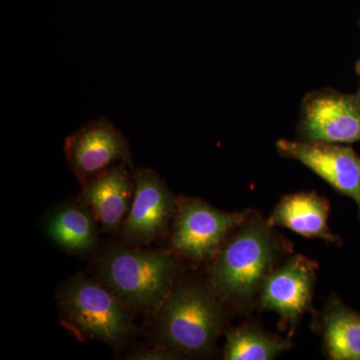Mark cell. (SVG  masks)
<instances>
[{
  "instance_id": "1",
  "label": "cell",
  "mask_w": 360,
  "mask_h": 360,
  "mask_svg": "<svg viewBox=\"0 0 360 360\" xmlns=\"http://www.w3.org/2000/svg\"><path fill=\"white\" fill-rule=\"evenodd\" d=\"M221 302L212 281H187L174 286L155 310V345L193 356L210 354L224 326Z\"/></svg>"
},
{
  "instance_id": "2",
  "label": "cell",
  "mask_w": 360,
  "mask_h": 360,
  "mask_svg": "<svg viewBox=\"0 0 360 360\" xmlns=\"http://www.w3.org/2000/svg\"><path fill=\"white\" fill-rule=\"evenodd\" d=\"M174 253L142 246H113L96 265L97 281L129 310L158 309L179 276Z\"/></svg>"
},
{
  "instance_id": "3",
  "label": "cell",
  "mask_w": 360,
  "mask_h": 360,
  "mask_svg": "<svg viewBox=\"0 0 360 360\" xmlns=\"http://www.w3.org/2000/svg\"><path fill=\"white\" fill-rule=\"evenodd\" d=\"M281 243L271 226L248 220L220 250L210 270L212 283L222 302L245 307L271 274Z\"/></svg>"
},
{
  "instance_id": "4",
  "label": "cell",
  "mask_w": 360,
  "mask_h": 360,
  "mask_svg": "<svg viewBox=\"0 0 360 360\" xmlns=\"http://www.w3.org/2000/svg\"><path fill=\"white\" fill-rule=\"evenodd\" d=\"M61 324L78 340L122 345L135 329L129 310L98 281L79 274L56 292Z\"/></svg>"
},
{
  "instance_id": "5",
  "label": "cell",
  "mask_w": 360,
  "mask_h": 360,
  "mask_svg": "<svg viewBox=\"0 0 360 360\" xmlns=\"http://www.w3.org/2000/svg\"><path fill=\"white\" fill-rule=\"evenodd\" d=\"M250 214L221 212L198 198H179L170 239L172 250L175 255L191 262H206L221 250L229 233L248 221Z\"/></svg>"
},
{
  "instance_id": "6",
  "label": "cell",
  "mask_w": 360,
  "mask_h": 360,
  "mask_svg": "<svg viewBox=\"0 0 360 360\" xmlns=\"http://www.w3.org/2000/svg\"><path fill=\"white\" fill-rule=\"evenodd\" d=\"M297 132L303 141H360V94L328 89L309 92L302 101Z\"/></svg>"
},
{
  "instance_id": "7",
  "label": "cell",
  "mask_w": 360,
  "mask_h": 360,
  "mask_svg": "<svg viewBox=\"0 0 360 360\" xmlns=\"http://www.w3.org/2000/svg\"><path fill=\"white\" fill-rule=\"evenodd\" d=\"M134 193L120 236L127 245H150L169 226L176 212L177 200L165 180L150 168L132 172Z\"/></svg>"
},
{
  "instance_id": "8",
  "label": "cell",
  "mask_w": 360,
  "mask_h": 360,
  "mask_svg": "<svg viewBox=\"0 0 360 360\" xmlns=\"http://www.w3.org/2000/svg\"><path fill=\"white\" fill-rule=\"evenodd\" d=\"M65 153L82 186L116 165L124 163L134 167L129 141L105 117L85 123L66 137Z\"/></svg>"
},
{
  "instance_id": "9",
  "label": "cell",
  "mask_w": 360,
  "mask_h": 360,
  "mask_svg": "<svg viewBox=\"0 0 360 360\" xmlns=\"http://www.w3.org/2000/svg\"><path fill=\"white\" fill-rule=\"evenodd\" d=\"M277 150L302 162L356 203L360 214V158L354 149L340 143L281 139Z\"/></svg>"
},
{
  "instance_id": "10",
  "label": "cell",
  "mask_w": 360,
  "mask_h": 360,
  "mask_svg": "<svg viewBox=\"0 0 360 360\" xmlns=\"http://www.w3.org/2000/svg\"><path fill=\"white\" fill-rule=\"evenodd\" d=\"M316 264L302 255L274 270L260 288L258 304L276 312L291 328L311 307Z\"/></svg>"
},
{
  "instance_id": "11",
  "label": "cell",
  "mask_w": 360,
  "mask_h": 360,
  "mask_svg": "<svg viewBox=\"0 0 360 360\" xmlns=\"http://www.w3.org/2000/svg\"><path fill=\"white\" fill-rule=\"evenodd\" d=\"M129 165H116L82 184L78 200L89 206L104 231H120L131 206L134 181Z\"/></svg>"
},
{
  "instance_id": "12",
  "label": "cell",
  "mask_w": 360,
  "mask_h": 360,
  "mask_svg": "<svg viewBox=\"0 0 360 360\" xmlns=\"http://www.w3.org/2000/svg\"><path fill=\"white\" fill-rule=\"evenodd\" d=\"M42 222L45 236L66 252L86 255L98 243V222L92 210L82 201L52 208Z\"/></svg>"
},
{
  "instance_id": "13",
  "label": "cell",
  "mask_w": 360,
  "mask_h": 360,
  "mask_svg": "<svg viewBox=\"0 0 360 360\" xmlns=\"http://www.w3.org/2000/svg\"><path fill=\"white\" fill-rule=\"evenodd\" d=\"M329 203L315 193H300L284 196L277 203L267 224L281 226L307 238H321L335 243L328 226Z\"/></svg>"
},
{
  "instance_id": "14",
  "label": "cell",
  "mask_w": 360,
  "mask_h": 360,
  "mask_svg": "<svg viewBox=\"0 0 360 360\" xmlns=\"http://www.w3.org/2000/svg\"><path fill=\"white\" fill-rule=\"evenodd\" d=\"M326 354L333 360H360V314L330 300L322 322Z\"/></svg>"
},
{
  "instance_id": "15",
  "label": "cell",
  "mask_w": 360,
  "mask_h": 360,
  "mask_svg": "<svg viewBox=\"0 0 360 360\" xmlns=\"http://www.w3.org/2000/svg\"><path fill=\"white\" fill-rule=\"evenodd\" d=\"M285 338L269 335L253 326L231 329L226 335L224 359L227 360H269L290 349Z\"/></svg>"
},
{
  "instance_id": "16",
  "label": "cell",
  "mask_w": 360,
  "mask_h": 360,
  "mask_svg": "<svg viewBox=\"0 0 360 360\" xmlns=\"http://www.w3.org/2000/svg\"><path fill=\"white\" fill-rule=\"evenodd\" d=\"M182 354L162 345H155L153 348H139L127 355L132 360H170L182 359Z\"/></svg>"
},
{
  "instance_id": "17",
  "label": "cell",
  "mask_w": 360,
  "mask_h": 360,
  "mask_svg": "<svg viewBox=\"0 0 360 360\" xmlns=\"http://www.w3.org/2000/svg\"><path fill=\"white\" fill-rule=\"evenodd\" d=\"M356 70H357V73H359V75L360 77V60L359 61V63H357ZM359 94H360V92H359Z\"/></svg>"
}]
</instances>
